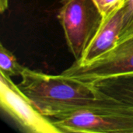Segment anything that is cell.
I'll use <instances>...</instances> for the list:
<instances>
[{
    "label": "cell",
    "mask_w": 133,
    "mask_h": 133,
    "mask_svg": "<svg viewBox=\"0 0 133 133\" xmlns=\"http://www.w3.org/2000/svg\"><path fill=\"white\" fill-rule=\"evenodd\" d=\"M0 106L23 132L61 133L52 120L42 115L10 76L0 72Z\"/></svg>",
    "instance_id": "cell-4"
},
{
    "label": "cell",
    "mask_w": 133,
    "mask_h": 133,
    "mask_svg": "<svg viewBox=\"0 0 133 133\" xmlns=\"http://www.w3.org/2000/svg\"><path fill=\"white\" fill-rule=\"evenodd\" d=\"M58 19L71 54L78 62L103 23L94 0H61Z\"/></svg>",
    "instance_id": "cell-2"
},
{
    "label": "cell",
    "mask_w": 133,
    "mask_h": 133,
    "mask_svg": "<svg viewBox=\"0 0 133 133\" xmlns=\"http://www.w3.org/2000/svg\"><path fill=\"white\" fill-rule=\"evenodd\" d=\"M126 1L127 0H94L103 17V22L122 9Z\"/></svg>",
    "instance_id": "cell-9"
},
{
    "label": "cell",
    "mask_w": 133,
    "mask_h": 133,
    "mask_svg": "<svg viewBox=\"0 0 133 133\" xmlns=\"http://www.w3.org/2000/svg\"><path fill=\"white\" fill-rule=\"evenodd\" d=\"M133 34V0H127L123 6L122 24L119 41Z\"/></svg>",
    "instance_id": "cell-10"
},
{
    "label": "cell",
    "mask_w": 133,
    "mask_h": 133,
    "mask_svg": "<svg viewBox=\"0 0 133 133\" xmlns=\"http://www.w3.org/2000/svg\"><path fill=\"white\" fill-rule=\"evenodd\" d=\"M52 122L61 133H133V107L83 111Z\"/></svg>",
    "instance_id": "cell-3"
},
{
    "label": "cell",
    "mask_w": 133,
    "mask_h": 133,
    "mask_svg": "<svg viewBox=\"0 0 133 133\" xmlns=\"http://www.w3.org/2000/svg\"><path fill=\"white\" fill-rule=\"evenodd\" d=\"M9 8V0H0V12L3 13Z\"/></svg>",
    "instance_id": "cell-11"
},
{
    "label": "cell",
    "mask_w": 133,
    "mask_h": 133,
    "mask_svg": "<svg viewBox=\"0 0 133 133\" xmlns=\"http://www.w3.org/2000/svg\"><path fill=\"white\" fill-rule=\"evenodd\" d=\"M25 67L21 65L15 55L3 46L0 44V72L8 76H21Z\"/></svg>",
    "instance_id": "cell-8"
},
{
    "label": "cell",
    "mask_w": 133,
    "mask_h": 133,
    "mask_svg": "<svg viewBox=\"0 0 133 133\" xmlns=\"http://www.w3.org/2000/svg\"><path fill=\"white\" fill-rule=\"evenodd\" d=\"M133 73V34L120 41L109 52L97 60L79 65L73 62L62 74L94 83L100 79Z\"/></svg>",
    "instance_id": "cell-5"
},
{
    "label": "cell",
    "mask_w": 133,
    "mask_h": 133,
    "mask_svg": "<svg viewBox=\"0 0 133 133\" xmlns=\"http://www.w3.org/2000/svg\"><path fill=\"white\" fill-rule=\"evenodd\" d=\"M93 84L108 97L133 107V73L102 79Z\"/></svg>",
    "instance_id": "cell-7"
},
{
    "label": "cell",
    "mask_w": 133,
    "mask_h": 133,
    "mask_svg": "<svg viewBox=\"0 0 133 133\" xmlns=\"http://www.w3.org/2000/svg\"><path fill=\"white\" fill-rule=\"evenodd\" d=\"M19 88L44 116L55 120L83 111L125 105L102 93L93 83L62 75H49L25 67Z\"/></svg>",
    "instance_id": "cell-1"
},
{
    "label": "cell",
    "mask_w": 133,
    "mask_h": 133,
    "mask_svg": "<svg viewBox=\"0 0 133 133\" xmlns=\"http://www.w3.org/2000/svg\"><path fill=\"white\" fill-rule=\"evenodd\" d=\"M122 12L123 8L103 22L81 59L75 62L79 65L89 64L109 52L118 44L122 30Z\"/></svg>",
    "instance_id": "cell-6"
}]
</instances>
